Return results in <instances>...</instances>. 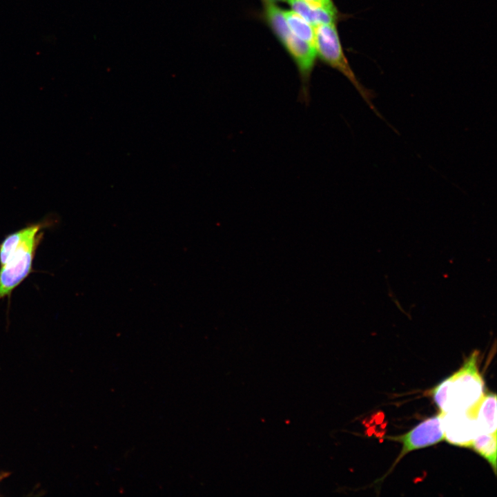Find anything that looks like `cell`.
<instances>
[{
  "label": "cell",
  "instance_id": "1",
  "mask_svg": "<svg viewBox=\"0 0 497 497\" xmlns=\"http://www.w3.org/2000/svg\"><path fill=\"white\" fill-rule=\"evenodd\" d=\"M52 222L48 219L30 224L8 234L0 243V300L10 299L13 291L33 271L43 230Z\"/></svg>",
  "mask_w": 497,
  "mask_h": 497
},
{
  "label": "cell",
  "instance_id": "2",
  "mask_svg": "<svg viewBox=\"0 0 497 497\" xmlns=\"http://www.w3.org/2000/svg\"><path fill=\"white\" fill-rule=\"evenodd\" d=\"M479 353L475 350L462 367L431 391L442 413L467 411L482 398L485 383L478 371Z\"/></svg>",
  "mask_w": 497,
  "mask_h": 497
},
{
  "label": "cell",
  "instance_id": "3",
  "mask_svg": "<svg viewBox=\"0 0 497 497\" xmlns=\"http://www.w3.org/2000/svg\"><path fill=\"white\" fill-rule=\"evenodd\" d=\"M264 14L266 20L273 32L298 66L303 84L300 99L308 105L309 102L308 82L315 63L316 56L315 48L300 39L289 30L284 20L282 9L269 2L266 4Z\"/></svg>",
  "mask_w": 497,
  "mask_h": 497
},
{
  "label": "cell",
  "instance_id": "4",
  "mask_svg": "<svg viewBox=\"0 0 497 497\" xmlns=\"http://www.w3.org/2000/svg\"><path fill=\"white\" fill-rule=\"evenodd\" d=\"M314 33L316 54L327 64L345 75L362 91V88L344 54L335 23L318 25L314 27Z\"/></svg>",
  "mask_w": 497,
  "mask_h": 497
},
{
  "label": "cell",
  "instance_id": "5",
  "mask_svg": "<svg viewBox=\"0 0 497 497\" xmlns=\"http://www.w3.org/2000/svg\"><path fill=\"white\" fill-rule=\"evenodd\" d=\"M388 438L402 444V450L393 464L395 466L407 454L433 445L444 440L442 413L425 420L402 436Z\"/></svg>",
  "mask_w": 497,
  "mask_h": 497
},
{
  "label": "cell",
  "instance_id": "6",
  "mask_svg": "<svg viewBox=\"0 0 497 497\" xmlns=\"http://www.w3.org/2000/svg\"><path fill=\"white\" fill-rule=\"evenodd\" d=\"M442 422L444 440L454 445L470 448L480 433L475 420L465 411L442 413Z\"/></svg>",
  "mask_w": 497,
  "mask_h": 497
},
{
  "label": "cell",
  "instance_id": "7",
  "mask_svg": "<svg viewBox=\"0 0 497 497\" xmlns=\"http://www.w3.org/2000/svg\"><path fill=\"white\" fill-rule=\"evenodd\" d=\"M474 419L480 433H496V395L484 394L479 402L465 411Z\"/></svg>",
  "mask_w": 497,
  "mask_h": 497
},
{
  "label": "cell",
  "instance_id": "8",
  "mask_svg": "<svg viewBox=\"0 0 497 497\" xmlns=\"http://www.w3.org/2000/svg\"><path fill=\"white\" fill-rule=\"evenodd\" d=\"M288 2L292 10L313 27L320 24L333 23L338 19V11L335 6H320L301 0H288Z\"/></svg>",
  "mask_w": 497,
  "mask_h": 497
},
{
  "label": "cell",
  "instance_id": "9",
  "mask_svg": "<svg viewBox=\"0 0 497 497\" xmlns=\"http://www.w3.org/2000/svg\"><path fill=\"white\" fill-rule=\"evenodd\" d=\"M470 448L485 458L496 474V433H479Z\"/></svg>",
  "mask_w": 497,
  "mask_h": 497
},
{
  "label": "cell",
  "instance_id": "10",
  "mask_svg": "<svg viewBox=\"0 0 497 497\" xmlns=\"http://www.w3.org/2000/svg\"><path fill=\"white\" fill-rule=\"evenodd\" d=\"M283 14L289 30L300 39L314 47V28L293 10H283Z\"/></svg>",
  "mask_w": 497,
  "mask_h": 497
},
{
  "label": "cell",
  "instance_id": "11",
  "mask_svg": "<svg viewBox=\"0 0 497 497\" xmlns=\"http://www.w3.org/2000/svg\"><path fill=\"white\" fill-rule=\"evenodd\" d=\"M301 1L308 3H310V4L320 6H324V7L334 6L331 0H301Z\"/></svg>",
  "mask_w": 497,
  "mask_h": 497
},
{
  "label": "cell",
  "instance_id": "12",
  "mask_svg": "<svg viewBox=\"0 0 497 497\" xmlns=\"http://www.w3.org/2000/svg\"><path fill=\"white\" fill-rule=\"evenodd\" d=\"M10 476V472L8 471H1L0 472V483L4 479L7 478Z\"/></svg>",
  "mask_w": 497,
  "mask_h": 497
},
{
  "label": "cell",
  "instance_id": "13",
  "mask_svg": "<svg viewBox=\"0 0 497 497\" xmlns=\"http://www.w3.org/2000/svg\"><path fill=\"white\" fill-rule=\"evenodd\" d=\"M269 1H288V0H269Z\"/></svg>",
  "mask_w": 497,
  "mask_h": 497
}]
</instances>
